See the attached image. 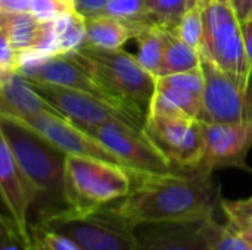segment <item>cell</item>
Listing matches in <instances>:
<instances>
[{
    "label": "cell",
    "instance_id": "6da1fadb",
    "mask_svg": "<svg viewBox=\"0 0 252 250\" xmlns=\"http://www.w3.org/2000/svg\"><path fill=\"white\" fill-rule=\"evenodd\" d=\"M220 203V186L213 180V172L196 167L165 174H133L128 194L106 208L136 228L202 221L214 217Z\"/></svg>",
    "mask_w": 252,
    "mask_h": 250
},
{
    "label": "cell",
    "instance_id": "7a4b0ae2",
    "mask_svg": "<svg viewBox=\"0 0 252 250\" xmlns=\"http://www.w3.org/2000/svg\"><path fill=\"white\" fill-rule=\"evenodd\" d=\"M0 128L30 190L34 220L65 209L63 172L66 155L10 116L0 115Z\"/></svg>",
    "mask_w": 252,
    "mask_h": 250
},
{
    "label": "cell",
    "instance_id": "3957f363",
    "mask_svg": "<svg viewBox=\"0 0 252 250\" xmlns=\"http://www.w3.org/2000/svg\"><path fill=\"white\" fill-rule=\"evenodd\" d=\"M133 172L96 158L66 155L63 172L65 209L89 214L106 208L128 194Z\"/></svg>",
    "mask_w": 252,
    "mask_h": 250
},
{
    "label": "cell",
    "instance_id": "277c9868",
    "mask_svg": "<svg viewBox=\"0 0 252 250\" xmlns=\"http://www.w3.org/2000/svg\"><path fill=\"white\" fill-rule=\"evenodd\" d=\"M71 55L117 100L146 118L157 78L139 63L134 55L123 49L105 50L87 44H83Z\"/></svg>",
    "mask_w": 252,
    "mask_h": 250
},
{
    "label": "cell",
    "instance_id": "5b68a950",
    "mask_svg": "<svg viewBox=\"0 0 252 250\" xmlns=\"http://www.w3.org/2000/svg\"><path fill=\"white\" fill-rule=\"evenodd\" d=\"M202 41L199 53L216 63L241 90L247 91L252 66L245 50L242 24L229 0H214L201 6Z\"/></svg>",
    "mask_w": 252,
    "mask_h": 250
},
{
    "label": "cell",
    "instance_id": "8992f818",
    "mask_svg": "<svg viewBox=\"0 0 252 250\" xmlns=\"http://www.w3.org/2000/svg\"><path fill=\"white\" fill-rule=\"evenodd\" d=\"M31 224L66 236L81 250H134L136 248V228L108 208L89 214L62 209L35 218Z\"/></svg>",
    "mask_w": 252,
    "mask_h": 250
},
{
    "label": "cell",
    "instance_id": "52a82bcc",
    "mask_svg": "<svg viewBox=\"0 0 252 250\" xmlns=\"http://www.w3.org/2000/svg\"><path fill=\"white\" fill-rule=\"evenodd\" d=\"M143 133L155 149L176 168H196L201 165L205 140L199 119L186 113H146Z\"/></svg>",
    "mask_w": 252,
    "mask_h": 250
},
{
    "label": "cell",
    "instance_id": "ba28073f",
    "mask_svg": "<svg viewBox=\"0 0 252 250\" xmlns=\"http://www.w3.org/2000/svg\"><path fill=\"white\" fill-rule=\"evenodd\" d=\"M78 127L114 153L133 174H165L180 169L155 149L143 131L124 122L109 121L99 125Z\"/></svg>",
    "mask_w": 252,
    "mask_h": 250
},
{
    "label": "cell",
    "instance_id": "9c48e42d",
    "mask_svg": "<svg viewBox=\"0 0 252 250\" xmlns=\"http://www.w3.org/2000/svg\"><path fill=\"white\" fill-rule=\"evenodd\" d=\"M201 72L204 77L202 109L198 116L201 122L239 124L252 121V77L248 90L244 91L202 55Z\"/></svg>",
    "mask_w": 252,
    "mask_h": 250
},
{
    "label": "cell",
    "instance_id": "30bf717a",
    "mask_svg": "<svg viewBox=\"0 0 252 250\" xmlns=\"http://www.w3.org/2000/svg\"><path fill=\"white\" fill-rule=\"evenodd\" d=\"M30 83L56 113L68 118L77 125H99L109 121H120L139 131H143V119L121 111L89 93L52 84L32 81Z\"/></svg>",
    "mask_w": 252,
    "mask_h": 250
},
{
    "label": "cell",
    "instance_id": "8fae6325",
    "mask_svg": "<svg viewBox=\"0 0 252 250\" xmlns=\"http://www.w3.org/2000/svg\"><path fill=\"white\" fill-rule=\"evenodd\" d=\"M18 72H21L28 81L32 83L52 84V85H59V87H66V88H74L89 93L145 121V116H140L133 111H130L128 108H126L105 87H102L71 53L27 59L21 63Z\"/></svg>",
    "mask_w": 252,
    "mask_h": 250
},
{
    "label": "cell",
    "instance_id": "7c38bea8",
    "mask_svg": "<svg viewBox=\"0 0 252 250\" xmlns=\"http://www.w3.org/2000/svg\"><path fill=\"white\" fill-rule=\"evenodd\" d=\"M10 118L30 127L32 131H35L47 141L55 144L58 149H61L65 155L89 156V158H96L100 161H106L124 167V164L114 153H111L105 146H102L94 137L83 131L78 125H75L68 118L53 111H43L32 115L10 116Z\"/></svg>",
    "mask_w": 252,
    "mask_h": 250
},
{
    "label": "cell",
    "instance_id": "4fadbf2b",
    "mask_svg": "<svg viewBox=\"0 0 252 250\" xmlns=\"http://www.w3.org/2000/svg\"><path fill=\"white\" fill-rule=\"evenodd\" d=\"M205 152L201 168H238L252 172L247 158L252 149V121L239 124L202 122Z\"/></svg>",
    "mask_w": 252,
    "mask_h": 250
},
{
    "label": "cell",
    "instance_id": "5bb4252c",
    "mask_svg": "<svg viewBox=\"0 0 252 250\" xmlns=\"http://www.w3.org/2000/svg\"><path fill=\"white\" fill-rule=\"evenodd\" d=\"M31 194L0 128V209L15 227L30 236Z\"/></svg>",
    "mask_w": 252,
    "mask_h": 250
},
{
    "label": "cell",
    "instance_id": "9a60e30c",
    "mask_svg": "<svg viewBox=\"0 0 252 250\" xmlns=\"http://www.w3.org/2000/svg\"><path fill=\"white\" fill-rule=\"evenodd\" d=\"M202 221L161 222L136 227L134 250H210L201 233Z\"/></svg>",
    "mask_w": 252,
    "mask_h": 250
},
{
    "label": "cell",
    "instance_id": "2e32d148",
    "mask_svg": "<svg viewBox=\"0 0 252 250\" xmlns=\"http://www.w3.org/2000/svg\"><path fill=\"white\" fill-rule=\"evenodd\" d=\"M0 29L19 52L22 63L27 59L43 57L50 38L52 21H40L30 12L0 13Z\"/></svg>",
    "mask_w": 252,
    "mask_h": 250
},
{
    "label": "cell",
    "instance_id": "e0dca14e",
    "mask_svg": "<svg viewBox=\"0 0 252 250\" xmlns=\"http://www.w3.org/2000/svg\"><path fill=\"white\" fill-rule=\"evenodd\" d=\"M43 111L53 109L46 100L41 99V96L21 72H15L4 78L0 85V115L25 116Z\"/></svg>",
    "mask_w": 252,
    "mask_h": 250
},
{
    "label": "cell",
    "instance_id": "ac0fdd59",
    "mask_svg": "<svg viewBox=\"0 0 252 250\" xmlns=\"http://www.w3.org/2000/svg\"><path fill=\"white\" fill-rule=\"evenodd\" d=\"M86 41V18L78 12L66 13L52 21L50 38L43 56L66 55L78 50Z\"/></svg>",
    "mask_w": 252,
    "mask_h": 250
},
{
    "label": "cell",
    "instance_id": "d6986e66",
    "mask_svg": "<svg viewBox=\"0 0 252 250\" xmlns=\"http://www.w3.org/2000/svg\"><path fill=\"white\" fill-rule=\"evenodd\" d=\"M133 38L131 28L121 19L97 15L86 18V41L84 44L105 49V50H115L123 49V46Z\"/></svg>",
    "mask_w": 252,
    "mask_h": 250
},
{
    "label": "cell",
    "instance_id": "ffe728a7",
    "mask_svg": "<svg viewBox=\"0 0 252 250\" xmlns=\"http://www.w3.org/2000/svg\"><path fill=\"white\" fill-rule=\"evenodd\" d=\"M130 28L133 38L139 46V52L136 55L139 63L157 78L164 57L168 29H164L158 25H133Z\"/></svg>",
    "mask_w": 252,
    "mask_h": 250
},
{
    "label": "cell",
    "instance_id": "44dd1931",
    "mask_svg": "<svg viewBox=\"0 0 252 250\" xmlns=\"http://www.w3.org/2000/svg\"><path fill=\"white\" fill-rule=\"evenodd\" d=\"M199 68H201L199 50L189 46L183 40H180L171 31H167L165 50H164V57L161 62L158 77L188 72V71H193Z\"/></svg>",
    "mask_w": 252,
    "mask_h": 250
},
{
    "label": "cell",
    "instance_id": "7402d4cb",
    "mask_svg": "<svg viewBox=\"0 0 252 250\" xmlns=\"http://www.w3.org/2000/svg\"><path fill=\"white\" fill-rule=\"evenodd\" d=\"M201 233L210 250H248V242L232 225L219 224L214 217L201 222Z\"/></svg>",
    "mask_w": 252,
    "mask_h": 250
},
{
    "label": "cell",
    "instance_id": "603a6c76",
    "mask_svg": "<svg viewBox=\"0 0 252 250\" xmlns=\"http://www.w3.org/2000/svg\"><path fill=\"white\" fill-rule=\"evenodd\" d=\"M196 4H199V0H146L151 21L168 31H173L182 18Z\"/></svg>",
    "mask_w": 252,
    "mask_h": 250
},
{
    "label": "cell",
    "instance_id": "cb8c5ba5",
    "mask_svg": "<svg viewBox=\"0 0 252 250\" xmlns=\"http://www.w3.org/2000/svg\"><path fill=\"white\" fill-rule=\"evenodd\" d=\"M99 15L112 16L133 25H155L148 13L146 0H109Z\"/></svg>",
    "mask_w": 252,
    "mask_h": 250
},
{
    "label": "cell",
    "instance_id": "d4e9b609",
    "mask_svg": "<svg viewBox=\"0 0 252 250\" xmlns=\"http://www.w3.org/2000/svg\"><path fill=\"white\" fill-rule=\"evenodd\" d=\"M220 208L224 212L229 225H232L242 236L252 237V197L241 200L221 199Z\"/></svg>",
    "mask_w": 252,
    "mask_h": 250
},
{
    "label": "cell",
    "instance_id": "484cf974",
    "mask_svg": "<svg viewBox=\"0 0 252 250\" xmlns=\"http://www.w3.org/2000/svg\"><path fill=\"white\" fill-rule=\"evenodd\" d=\"M157 91H159L162 96H165L171 103H174L179 109H182L186 115L196 118L201 113L202 109V96H198L192 91L183 90L180 87L168 85L157 80Z\"/></svg>",
    "mask_w": 252,
    "mask_h": 250
},
{
    "label": "cell",
    "instance_id": "4316f807",
    "mask_svg": "<svg viewBox=\"0 0 252 250\" xmlns=\"http://www.w3.org/2000/svg\"><path fill=\"white\" fill-rule=\"evenodd\" d=\"M30 237L34 250H81L66 236L37 224H30Z\"/></svg>",
    "mask_w": 252,
    "mask_h": 250
},
{
    "label": "cell",
    "instance_id": "83f0119b",
    "mask_svg": "<svg viewBox=\"0 0 252 250\" xmlns=\"http://www.w3.org/2000/svg\"><path fill=\"white\" fill-rule=\"evenodd\" d=\"M176 34L180 40L188 43L189 46L195 47L199 50L201 41H202V32H204V25H202V12H201V4L193 6L179 22V25L171 31Z\"/></svg>",
    "mask_w": 252,
    "mask_h": 250
},
{
    "label": "cell",
    "instance_id": "f1b7e54d",
    "mask_svg": "<svg viewBox=\"0 0 252 250\" xmlns=\"http://www.w3.org/2000/svg\"><path fill=\"white\" fill-rule=\"evenodd\" d=\"M0 250H34L31 237L22 234L0 209Z\"/></svg>",
    "mask_w": 252,
    "mask_h": 250
},
{
    "label": "cell",
    "instance_id": "f546056e",
    "mask_svg": "<svg viewBox=\"0 0 252 250\" xmlns=\"http://www.w3.org/2000/svg\"><path fill=\"white\" fill-rule=\"evenodd\" d=\"M71 12H77L75 0H31L30 3V13L40 21H55Z\"/></svg>",
    "mask_w": 252,
    "mask_h": 250
},
{
    "label": "cell",
    "instance_id": "4dcf8cb0",
    "mask_svg": "<svg viewBox=\"0 0 252 250\" xmlns=\"http://www.w3.org/2000/svg\"><path fill=\"white\" fill-rule=\"evenodd\" d=\"M21 55L12 46L6 34L0 29V71L4 77H9L19 71Z\"/></svg>",
    "mask_w": 252,
    "mask_h": 250
},
{
    "label": "cell",
    "instance_id": "1f68e13d",
    "mask_svg": "<svg viewBox=\"0 0 252 250\" xmlns=\"http://www.w3.org/2000/svg\"><path fill=\"white\" fill-rule=\"evenodd\" d=\"M109 0H75V10L84 18L97 16Z\"/></svg>",
    "mask_w": 252,
    "mask_h": 250
},
{
    "label": "cell",
    "instance_id": "d6a6232c",
    "mask_svg": "<svg viewBox=\"0 0 252 250\" xmlns=\"http://www.w3.org/2000/svg\"><path fill=\"white\" fill-rule=\"evenodd\" d=\"M241 24L252 18V0H229Z\"/></svg>",
    "mask_w": 252,
    "mask_h": 250
},
{
    "label": "cell",
    "instance_id": "836d02e7",
    "mask_svg": "<svg viewBox=\"0 0 252 250\" xmlns=\"http://www.w3.org/2000/svg\"><path fill=\"white\" fill-rule=\"evenodd\" d=\"M242 32H244V41H245V50L252 66V18L242 22Z\"/></svg>",
    "mask_w": 252,
    "mask_h": 250
},
{
    "label": "cell",
    "instance_id": "e575fe53",
    "mask_svg": "<svg viewBox=\"0 0 252 250\" xmlns=\"http://www.w3.org/2000/svg\"><path fill=\"white\" fill-rule=\"evenodd\" d=\"M244 237L248 242V250H252V237H250V236H244Z\"/></svg>",
    "mask_w": 252,
    "mask_h": 250
},
{
    "label": "cell",
    "instance_id": "d590c367",
    "mask_svg": "<svg viewBox=\"0 0 252 250\" xmlns=\"http://www.w3.org/2000/svg\"><path fill=\"white\" fill-rule=\"evenodd\" d=\"M211 1H214V0H199V4L204 6V4H208V3H211Z\"/></svg>",
    "mask_w": 252,
    "mask_h": 250
},
{
    "label": "cell",
    "instance_id": "8d00e7d4",
    "mask_svg": "<svg viewBox=\"0 0 252 250\" xmlns=\"http://www.w3.org/2000/svg\"><path fill=\"white\" fill-rule=\"evenodd\" d=\"M4 78H6V77H4V75L1 74V71H0V85L3 84V81H4Z\"/></svg>",
    "mask_w": 252,
    "mask_h": 250
}]
</instances>
